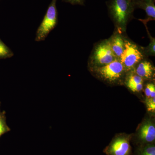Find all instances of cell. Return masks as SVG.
I'll use <instances>...</instances> for the list:
<instances>
[{"mask_svg":"<svg viewBox=\"0 0 155 155\" xmlns=\"http://www.w3.org/2000/svg\"><path fill=\"white\" fill-rule=\"evenodd\" d=\"M64 2L70 3L72 5H84L85 0H62Z\"/></svg>","mask_w":155,"mask_h":155,"instance_id":"17","label":"cell"},{"mask_svg":"<svg viewBox=\"0 0 155 155\" xmlns=\"http://www.w3.org/2000/svg\"><path fill=\"white\" fill-rule=\"evenodd\" d=\"M1 103L0 102V137L5 134L11 130L6 122V112L1 111Z\"/></svg>","mask_w":155,"mask_h":155,"instance_id":"12","label":"cell"},{"mask_svg":"<svg viewBox=\"0 0 155 155\" xmlns=\"http://www.w3.org/2000/svg\"><path fill=\"white\" fill-rule=\"evenodd\" d=\"M131 150L130 138L123 136L114 139L104 152L107 155H130Z\"/></svg>","mask_w":155,"mask_h":155,"instance_id":"6","label":"cell"},{"mask_svg":"<svg viewBox=\"0 0 155 155\" xmlns=\"http://www.w3.org/2000/svg\"><path fill=\"white\" fill-rule=\"evenodd\" d=\"M57 0H52L46 13L38 28L35 35L36 41H43L52 31L58 22V12L56 2Z\"/></svg>","mask_w":155,"mask_h":155,"instance_id":"2","label":"cell"},{"mask_svg":"<svg viewBox=\"0 0 155 155\" xmlns=\"http://www.w3.org/2000/svg\"><path fill=\"white\" fill-rule=\"evenodd\" d=\"M137 138L141 146L153 143L155 140V126L154 123L150 121L144 122L140 129Z\"/></svg>","mask_w":155,"mask_h":155,"instance_id":"7","label":"cell"},{"mask_svg":"<svg viewBox=\"0 0 155 155\" xmlns=\"http://www.w3.org/2000/svg\"><path fill=\"white\" fill-rule=\"evenodd\" d=\"M109 41L114 55L117 59H119L125 49L124 38L119 32H116L109 40Z\"/></svg>","mask_w":155,"mask_h":155,"instance_id":"9","label":"cell"},{"mask_svg":"<svg viewBox=\"0 0 155 155\" xmlns=\"http://www.w3.org/2000/svg\"><path fill=\"white\" fill-rule=\"evenodd\" d=\"M135 8L143 9L146 13L147 18L143 20H140L144 24L148 21L154 20L155 19V6L154 2L133 0Z\"/></svg>","mask_w":155,"mask_h":155,"instance_id":"8","label":"cell"},{"mask_svg":"<svg viewBox=\"0 0 155 155\" xmlns=\"http://www.w3.org/2000/svg\"><path fill=\"white\" fill-rule=\"evenodd\" d=\"M137 155H155V146L153 143L141 146Z\"/></svg>","mask_w":155,"mask_h":155,"instance_id":"14","label":"cell"},{"mask_svg":"<svg viewBox=\"0 0 155 155\" xmlns=\"http://www.w3.org/2000/svg\"><path fill=\"white\" fill-rule=\"evenodd\" d=\"M143 82V79L142 78L136 74L132 73L127 77L126 84L127 87L131 91L139 92L142 90Z\"/></svg>","mask_w":155,"mask_h":155,"instance_id":"11","label":"cell"},{"mask_svg":"<svg viewBox=\"0 0 155 155\" xmlns=\"http://www.w3.org/2000/svg\"><path fill=\"white\" fill-rule=\"evenodd\" d=\"M14 53L0 39V59L12 58Z\"/></svg>","mask_w":155,"mask_h":155,"instance_id":"13","label":"cell"},{"mask_svg":"<svg viewBox=\"0 0 155 155\" xmlns=\"http://www.w3.org/2000/svg\"><path fill=\"white\" fill-rule=\"evenodd\" d=\"M145 94L146 98L155 97V86L153 83H149L147 84L145 88Z\"/></svg>","mask_w":155,"mask_h":155,"instance_id":"15","label":"cell"},{"mask_svg":"<svg viewBox=\"0 0 155 155\" xmlns=\"http://www.w3.org/2000/svg\"><path fill=\"white\" fill-rule=\"evenodd\" d=\"M107 4L109 15L119 32L125 31L135 8L133 0H109Z\"/></svg>","mask_w":155,"mask_h":155,"instance_id":"1","label":"cell"},{"mask_svg":"<svg viewBox=\"0 0 155 155\" xmlns=\"http://www.w3.org/2000/svg\"><path fill=\"white\" fill-rule=\"evenodd\" d=\"M116 59L109 40H105L95 47L90 58V64L94 69L105 66Z\"/></svg>","mask_w":155,"mask_h":155,"instance_id":"3","label":"cell"},{"mask_svg":"<svg viewBox=\"0 0 155 155\" xmlns=\"http://www.w3.org/2000/svg\"><path fill=\"white\" fill-rule=\"evenodd\" d=\"M138 1H145V2H154L155 0H138Z\"/></svg>","mask_w":155,"mask_h":155,"instance_id":"18","label":"cell"},{"mask_svg":"<svg viewBox=\"0 0 155 155\" xmlns=\"http://www.w3.org/2000/svg\"><path fill=\"white\" fill-rule=\"evenodd\" d=\"M125 49L119 60L126 71H130L141 62L144 55L140 48L135 44L124 38Z\"/></svg>","mask_w":155,"mask_h":155,"instance_id":"4","label":"cell"},{"mask_svg":"<svg viewBox=\"0 0 155 155\" xmlns=\"http://www.w3.org/2000/svg\"><path fill=\"white\" fill-rule=\"evenodd\" d=\"M93 69L99 77L109 82L119 80L126 71L119 59H116L105 66Z\"/></svg>","mask_w":155,"mask_h":155,"instance_id":"5","label":"cell"},{"mask_svg":"<svg viewBox=\"0 0 155 155\" xmlns=\"http://www.w3.org/2000/svg\"><path fill=\"white\" fill-rule=\"evenodd\" d=\"M146 104L147 109L150 112H154L155 110V97L146 98Z\"/></svg>","mask_w":155,"mask_h":155,"instance_id":"16","label":"cell"},{"mask_svg":"<svg viewBox=\"0 0 155 155\" xmlns=\"http://www.w3.org/2000/svg\"><path fill=\"white\" fill-rule=\"evenodd\" d=\"M137 65L135 69L137 75L143 79H150L153 77L154 68L149 61H141Z\"/></svg>","mask_w":155,"mask_h":155,"instance_id":"10","label":"cell"}]
</instances>
